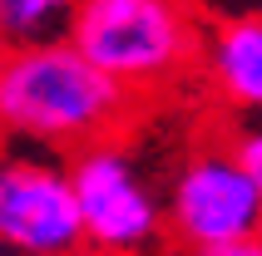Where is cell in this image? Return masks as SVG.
Here are the masks:
<instances>
[{
	"label": "cell",
	"instance_id": "1",
	"mask_svg": "<svg viewBox=\"0 0 262 256\" xmlns=\"http://www.w3.org/2000/svg\"><path fill=\"white\" fill-rule=\"evenodd\" d=\"M139 114V99L109 79L79 44L45 40L0 49V138L70 158Z\"/></svg>",
	"mask_w": 262,
	"mask_h": 256
},
{
	"label": "cell",
	"instance_id": "2",
	"mask_svg": "<svg viewBox=\"0 0 262 256\" xmlns=\"http://www.w3.org/2000/svg\"><path fill=\"white\" fill-rule=\"evenodd\" d=\"M203 25L193 0H79L70 40L134 99H144L198 69Z\"/></svg>",
	"mask_w": 262,
	"mask_h": 256
},
{
	"label": "cell",
	"instance_id": "3",
	"mask_svg": "<svg viewBox=\"0 0 262 256\" xmlns=\"http://www.w3.org/2000/svg\"><path fill=\"white\" fill-rule=\"evenodd\" d=\"M70 187L79 207V237L94 256H159L168 246L163 227V187L154 183L119 133L74 148Z\"/></svg>",
	"mask_w": 262,
	"mask_h": 256
},
{
	"label": "cell",
	"instance_id": "4",
	"mask_svg": "<svg viewBox=\"0 0 262 256\" xmlns=\"http://www.w3.org/2000/svg\"><path fill=\"white\" fill-rule=\"evenodd\" d=\"M168 246H223L262 237V192L228 138L188 148L163 183Z\"/></svg>",
	"mask_w": 262,
	"mask_h": 256
},
{
	"label": "cell",
	"instance_id": "5",
	"mask_svg": "<svg viewBox=\"0 0 262 256\" xmlns=\"http://www.w3.org/2000/svg\"><path fill=\"white\" fill-rule=\"evenodd\" d=\"M0 242L25 256H70L84 246L70 163L0 138Z\"/></svg>",
	"mask_w": 262,
	"mask_h": 256
},
{
	"label": "cell",
	"instance_id": "6",
	"mask_svg": "<svg viewBox=\"0 0 262 256\" xmlns=\"http://www.w3.org/2000/svg\"><path fill=\"white\" fill-rule=\"evenodd\" d=\"M198 69H203V84L233 114L262 109V20H252V15L208 20Z\"/></svg>",
	"mask_w": 262,
	"mask_h": 256
},
{
	"label": "cell",
	"instance_id": "7",
	"mask_svg": "<svg viewBox=\"0 0 262 256\" xmlns=\"http://www.w3.org/2000/svg\"><path fill=\"white\" fill-rule=\"evenodd\" d=\"M79 0H0V49L64 40Z\"/></svg>",
	"mask_w": 262,
	"mask_h": 256
},
{
	"label": "cell",
	"instance_id": "8",
	"mask_svg": "<svg viewBox=\"0 0 262 256\" xmlns=\"http://www.w3.org/2000/svg\"><path fill=\"white\" fill-rule=\"evenodd\" d=\"M228 148L237 153V163L248 168V177L257 183V192H262V109L233 118V128H228Z\"/></svg>",
	"mask_w": 262,
	"mask_h": 256
},
{
	"label": "cell",
	"instance_id": "9",
	"mask_svg": "<svg viewBox=\"0 0 262 256\" xmlns=\"http://www.w3.org/2000/svg\"><path fill=\"white\" fill-rule=\"evenodd\" d=\"M159 256H262V237H243L223 246H163Z\"/></svg>",
	"mask_w": 262,
	"mask_h": 256
},
{
	"label": "cell",
	"instance_id": "10",
	"mask_svg": "<svg viewBox=\"0 0 262 256\" xmlns=\"http://www.w3.org/2000/svg\"><path fill=\"white\" fill-rule=\"evenodd\" d=\"M193 5L203 10V20H237V15L262 20V0H193Z\"/></svg>",
	"mask_w": 262,
	"mask_h": 256
},
{
	"label": "cell",
	"instance_id": "11",
	"mask_svg": "<svg viewBox=\"0 0 262 256\" xmlns=\"http://www.w3.org/2000/svg\"><path fill=\"white\" fill-rule=\"evenodd\" d=\"M0 256H25V251H15V246H5V242H0Z\"/></svg>",
	"mask_w": 262,
	"mask_h": 256
},
{
	"label": "cell",
	"instance_id": "12",
	"mask_svg": "<svg viewBox=\"0 0 262 256\" xmlns=\"http://www.w3.org/2000/svg\"><path fill=\"white\" fill-rule=\"evenodd\" d=\"M70 256H94V251H84V246H79V251H70Z\"/></svg>",
	"mask_w": 262,
	"mask_h": 256
}]
</instances>
